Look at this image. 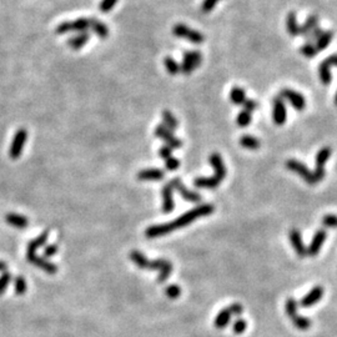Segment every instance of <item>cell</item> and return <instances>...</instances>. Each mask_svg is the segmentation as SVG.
<instances>
[{
    "instance_id": "obj_16",
    "label": "cell",
    "mask_w": 337,
    "mask_h": 337,
    "mask_svg": "<svg viewBox=\"0 0 337 337\" xmlns=\"http://www.w3.org/2000/svg\"><path fill=\"white\" fill-rule=\"evenodd\" d=\"M161 195H163V211L165 214L171 212L175 209V201H174V189L170 184H166L163 186L161 190Z\"/></svg>"
},
{
    "instance_id": "obj_53",
    "label": "cell",
    "mask_w": 337,
    "mask_h": 337,
    "mask_svg": "<svg viewBox=\"0 0 337 337\" xmlns=\"http://www.w3.org/2000/svg\"><path fill=\"white\" fill-rule=\"evenodd\" d=\"M326 63H327L330 67H337V54L329 56V58L326 59Z\"/></svg>"
},
{
    "instance_id": "obj_38",
    "label": "cell",
    "mask_w": 337,
    "mask_h": 337,
    "mask_svg": "<svg viewBox=\"0 0 337 337\" xmlns=\"http://www.w3.org/2000/svg\"><path fill=\"white\" fill-rule=\"evenodd\" d=\"M317 51H319V50L316 49L315 44L311 43H306L305 45H303L301 49H300V52H301L303 56H306V58H315V56L317 55Z\"/></svg>"
},
{
    "instance_id": "obj_50",
    "label": "cell",
    "mask_w": 337,
    "mask_h": 337,
    "mask_svg": "<svg viewBox=\"0 0 337 337\" xmlns=\"http://www.w3.org/2000/svg\"><path fill=\"white\" fill-rule=\"evenodd\" d=\"M230 311L233 312V316H240V315L244 312V307H242V305H240V303H231V305L229 306Z\"/></svg>"
},
{
    "instance_id": "obj_51",
    "label": "cell",
    "mask_w": 337,
    "mask_h": 337,
    "mask_svg": "<svg viewBox=\"0 0 337 337\" xmlns=\"http://www.w3.org/2000/svg\"><path fill=\"white\" fill-rule=\"evenodd\" d=\"M244 110L249 111V113H253V111H255L256 109H257V102L255 101V100H245L244 104Z\"/></svg>"
},
{
    "instance_id": "obj_28",
    "label": "cell",
    "mask_w": 337,
    "mask_h": 337,
    "mask_svg": "<svg viewBox=\"0 0 337 337\" xmlns=\"http://www.w3.org/2000/svg\"><path fill=\"white\" fill-rule=\"evenodd\" d=\"M332 154V150L330 146H325L317 152L316 155V168H325V164L327 163V160L330 159Z\"/></svg>"
},
{
    "instance_id": "obj_9",
    "label": "cell",
    "mask_w": 337,
    "mask_h": 337,
    "mask_svg": "<svg viewBox=\"0 0 337 337\" xmlns=\"http://www.w3.org/2000/svg\"><path fill=\"white\" fill-rule=\"evenodd\" d=\"M280 96H281L282 99L287 100V101L292 105V108H295L296 110L299 111L305 110L306 108L305 98H303V95L297 93V91L291 90V89H284V90L281 91V94H280Z\"/></svg>"
},
{
    "instance_id": "obj_10",
    "label": "cell",
    "mask_w": 337,
    "mask_h": 337,
    "mask_svg": "<svg viewBox=\"0 0 337 337\" xmlns=\"http://www.w3.org/2000/svg\"><path fill=\"white\" fill-rule=\"evenodd\" d=\"M273 104V113H272V119L273 122L276 125H284L287 119V110H286V105L284 99L281 96H276L272 101Z\"/></svg>"
},
{
    "instance_id": "obj_49",
    "label": "cell",
    "mask_w": 337,
    "mask_h": 337,
    "mask_svg": "<svg viewBox=\"0 0 337 337\" xmlns=\"http://www.w3.org/2000/svg\"><path fill=\"white\" fill-rule=\"evenodd\" d=\"M56 253H58V245H48V246L45 247V250H44V256H45V257H51V256L55 255Z\"/></svg>"
},
{
    "instance_id": "obj_2",
    "label": "cell",
    "mask_w": 337,
    "mask_h": 337,
    "mask_svg": "<svg viewBox=\"0 0 337 337\" xmlns=\"http://www.w3.org/2000/svg\"><path fill=\"white\" fill-rule=\"evenodd\" d=\"M172 34L176 36V38L186 39V40L191 41L194 44H201L205 41V36H203L202 33L198 32V30L190 29L189 26H186L185 24H176L172 28Z\"/></svg>"
},
{
    "instance_id": "obj_23",
    "label": "cell",
    "mask_w": 337,
    "mask_h": 337,
    "mask_svg": "<svg viewBox=\"0 0 337 337\" xmlns=\"http://www.w3.org/2000/svg\"><path fill=\"white\" fill-rule=\"evenodd\" d=\"M89 39H90V35L87 34V32H83L76 35V36H74V38H70L67 40V45L73 50H79L84 47L85 44L89 41Z\"/></svg>"
},
{
    "instance_id": "obj_31",
    "label": "cell",
    "mask_w": 337,
    "mask_h": 337,
    "mask_svg": "<svg viewBox=\"0 0 337 337\" xmlns=\"http://www.w3.org/2000/svg\"><path fill=\"white\" fill-rule=\"evenodd\" d=\"M161 117H163V120H164V125H165L168 129L174 131L179 128V121H177V119L174 117V114H172L171 111L164 110L163 114H161Z\"/></svg>"
},
{
    "instance_id": "obj_5",
    "label": "cell",
    "mask_w": 337,
    "mask_h": 337,
    "mask_svg": "<svg viewBox=\"0 0 337 337\" xmlns=\"http://www.w3.org/2000/svg\"><path fill=\"white\" fill-rule=\"evenodd\" d=\"M286 168L290 170V171L299 174L310 186H314L317 184L314 172L310 171L307 166L303 163H300V161L295 160V159H290V160L286 161Z\"/></svg>"
},
{
    "instance_id": "obj_1",
    "label": "cell",
    "mask_w": 337,
    "mask_h": 337,
    "mask_svg": "<svg viewBox=\"0 0 337 337\" xmlns=\"http://www.w3.org/2000/svg\"><path fill=\"white\" fill-rule=\"evenodd\" d=\"M214 211H215L214 205H211V203H202V205H199L195 209L190 210V211L179 216L175 221L168 222V224L154 225V226L148 227L145 231V235L148 238H156L160 237V236L168 235V234L172 233L175 230L187 226V225H190L195 220H198V219L211 215Z\"/></svg>"
},
{
    "instance_id": "obj_46",
    "label": "cell",
    "mask_w": 337,
    "mask_h": 337,
    "mask_svg": "<svg viewBox=\"0 0 337 337\" xmlns=\"http://www.w3.org/2000/svg\"><path fill=\"white\" fill-rule=\"evenodd\" d=\"M119 0H101L99 4V10L101 13H109L114 6L117 5Z\"/></svg>"
},
{
    "instance_id": "obj_29",
    "label": "cell",
    "mask_w": 337,
    "mask_h": 337,
    "mask_svg": "<svg viewBox=\"0 0 337 337\" xmlns=\"http://www.w3.org/2000/svg\"><path fill=\"white\" fill-rule=\"evenodd\" d=\"M240 145L245 149H249V150H257L260 148V140L255 136H251V135H244V136L240 137Z\"/></svg>"
},
{
    "instance_id": "obj_8",
    "label": "cell",
    "mask_w": 337,
    "mask_h": 337,
    "mask_svg": "<svg viewBox=\"0 0 337 337\" xmlns=\"http://www.w3.org/2000/svg\"><path fill=\"white\" fill-rule=\"evenodd\" d=\"M149 270H159V277L157 281L164 282L168 279L170 273L172 271V264L168 260L157 259L154 261H150V269Z\"/></svg>"
},
{
    "instance_id": "obj_32",
    "label": "cell",
    "mask_w": 337,
    "mask_h": 337,
    "mask_svg": "<svg viewBox=\"0 0 337 337\" xmlns=\"http://www.w3.org/2000/svg\"><path fill=\"white\" fill-rule=\"evenodd\" d=\"M330 65L325 61H322L319 67V74H320V80L322 82V84L329 85L332 80L331 76V71H330Z\"/></svg>"
},
{
    "instance_id": "obj_26",
    "label": "cell",
    "mask_w": 337,
    "mask_h": 337,
    "mask_svg": "<svg viewBox=\"0 0 337 337\" xmlns=\"http://www.w3.org/2000/svg\"><path fill=\"white\" fill-rule=\"evenodd\" d=\"M90 28L100 39H106L109 36V28L106 26V24L102 23V21H99L95 17L91 19Z\"/></svg>"
},
{
    "instance_id": "obj_27",
    "label": "cell",
    "mask_w": 337,
    "mask_h": 337,
    "mask_svg": "<svg viewBox=\"0 0 337 337\" xmlns=\"http://www.w3.org/2000/svg\"><path fill=\"white\" fill-rule=\"evenodd\" d=\"M317 24H319V17H317L316 15H310V17H307V20L300 26L299 35H301V36L305 38L308 33L311 32V30H314L315 28H317Z\"/></svg>"
},
{
    "instance_id": "obj_20",
    "label": "cell",
    "mask_w": 337,
    "mask_h": 337,
    "mask_svg": "<svg viewBox=\"0 0 337 337\" xmlns=\"http://www.w3.org/2000/svg\"><path fill=\"white\" fill-rule=\"evenodd\" d=\"M194 185L199 189H216L220 185V180L216 176L211 177H196Z\"/></svg>"
},
{
    "instance_id": "obj_15",
    "label": "cell",
    "mask_w": 337,
    "mask_h": 337,
    "mask_svg": "<svg viewBox=\"0 0 337 337\" xmlns=\"http://www.w3.org/2000/svg\"><path fill=\"white\" fill-rule=\"evenodd\" d=\"M323 292H325V290H323L322 286H315V287L312 288V290L310 291L305 297L301 299V301H300V306H303V307L305 308L312 307V306L316 305V303L322 299Z\"/></svg>"
},
{
    "instance_id": "obj_6",
    "label": "cell",
    "mask_w": 337,
    "mask_h": 337,
    "mask_svg": "<svg viewBox=\"0 0 337 337\" xmlns=\"http://www.w3.org/2000/svg\"><path fill=\"white\" fill-rule=\"evenodd\" d=\"M26 139H28V131L25 129H19V130L15 133L14 137H13L12 145L9 149V156L12 157L13 160H17L19 159L24 150V146H25Z\"/></svg>"
},
{
    "instance_id": "obj_39",
    "label": "cell",
    "mask_w": 337,
    "mask_h": 337,
    "mask_svg": "<svg viewBox=\"0 0 337 337\" xmlns=\"http://www.w3.org/2000/svg\"><path fill=\"white\" fill-rule=\"evenodd\" d=\"M14 288L17 295H24L26 291V281L23 276H17L14 280Z\"/></svg>"
},
{
    "instance_id": "obj_55",
    "label": "cell",
    "mask_w": 337,
    "mask_h": 337,
    "mask_svg": "<svg viewBox=\"0 0 337 337\" xmlns=\"http://www.w3.org/2000/svg\"><path fill=\"white\" fill-rule=\"evenodd\" d=\"M335 102H336V105H337V93H336V96H335Z\"/></svg>"
},
{
    "instance_id": "obj_21",
    "label": "cell",
    "mask_w": 337,
    "mask_h": 337,
    "mask_svg": "<svg viewBox=\"0 0 337 337\" xmlns=\"http://www.w3.org/2000/svg\"><path fill=\"white\" fill-rule=\"evenodd\" d=\"M130 260L136 265L137 268L141 269V270H149L150 269V260L143 253H140V251H131Z\"/></svg>"
},
{
    "instance_id": "obj_34",
    "label": "cell",
    "mask_w": 337,
    "mask_h": 337,
    "mask_svg": "<svg viewBox=\"0 0 337 337\" xmlns=\"http://www.w3.org/2000/svg\"><path fill=\"white\" fill-rule=\"evenodd\" d=\"M332 38H334V33L332 32H323L320 38L317 39L316 44H315V47H316L317 50H325L326 48L329 47V44H330V41L332 40Z\"/></svg>"
},
{
    "instance_id": "obj_30",
    "label": "cell",
    "mask_w": 337,
    "mask_h": 337,
    "mask_svg": "<svg viewBox=\"0 0 337 337\" xmlns=\"http://www.w3.org/2000/svg\"><path fill=\"white\" fill-rule=\"evenodd\" d=\"M230 100L236 105H242L246 100V93L241 87L235 86L230 91Z\"/></svg>"
},
{
    "instance_id": "obj_37",
    "label": "cell",
    "mask_w": 337,
    "mask_h": 337,
    "mask_svg": "<svg viewBox=\"0 0 337 337\" xmlns=\"http://www.w3.org/2000/svg\"><path fill=\"white\" fill-rule=\"evenodd\" d=\"M294 326L296 327V329L301 330V331H306V330H308L310 327H311V321L308 320L307 317H303V316H297L296 319H295L294 321Z\"/></svg>"
},
{
    "instance_id": "obj_48",
    "label": "cell",
    "mask_w": 337,
    "mask_h": 337,
    "mask_svg": "<svg viewBox=\"0 0 337 337\" xmlns=\"http://www.w3.org/2000/svg\"><path fill=\"white\" fill-rule=\"evenodd\" d=\"M159 155H160L161 159H165V160H168V157L172 156V149L168 148V145L161 146L160 150H159Z\"/></svg>"
},
{
    "instance_id": "obj_36",
    "label": "cell",
    "mask_w": 337,
    "mask_h": 337,
    "mask_svg": "<svg viewBox=\"0 0 337 337\" xmlns=\"http://www.w3.org/2000/svg\"><path fill=\"white\" fill-rule=\"evenodd\" d=\"M251 120H253V117H251V113L246 110H242L241 113L238 114L237 118H236V122L240 128H246V126L250 125Z\"/></svg>"
},
{
    "instance_id": "obj_4",
    "label": "cell",
    "mask_w": 337,
    "mask_h": 337,
    "mask_svg": "<svg viewBox=\"0 0 337 337\" xmlns=\"http://www.w3.org/2000/svg\"><path fill=\"white\" fill-rule=\"evenodd\" d=\"M201 61H202V55L200 51L198 50L186 51L184 54L183 63L180 64V73H183L184 75H189L200 67Z\"/></svg>"
},
{
    "instance_id": "obj_24",
    "label": "cell",
    "mask_w": 337,
    "mask_h": 337,
    "mask_svg": "<svg viewBox=\"0 0 337 337\" xmlns=\"http://www.w3.org/2000/svg\"><path fill=\"white\" fill-rule=\"evenodd\" d=\"M231 317H233V312L230 311L229 307L224 308V310H221V311L218 314V316H216L215 322H214L215 323L216 329H219V330L225 329V327H226V326L230 323Z\"/></svg>"
},
{
    "instance_id": "obj_33",
    "label": "cell",
    "mask_w": 337,
    "mask_h": 337,
    "mask_svg": "<svg viewBox=\"0 0 337 337\" xmlns=\"http://www.w3.org/2000/svg\"><path fill=\"white\" fill-rule=\"evenodd\" d=\"M297 306H299V303H297L296 300L292 299V297L286 300L285 310H286V314H287V316L290 317L291 321H294L295 319L299 316V314H297Z\"/></svg>"
},
{
    "instance_id": "obj_7",
    "label": "cell",
    "mask_w": 337,
    "mask_h": 337,
    "mask_svg": "<svg viewBox=\"0 0 337 337\" xmlns=\"http://www.w3.org/2000/svg\"><path fill=\"white\" fill-rule=\"evenodd\" d=\"M155 135H156L159 139L164 140L166 143V145H168V148H171L172 150H174V149H180L181 146H183V141L174 136V131L168 129L165 125H163V124L156 126V129H155Z\"/></svg>"
},
{
    "instance_id": "obj_41",
    "label": "cell",
    "mask_w": 337,
    "mask_h": 337,
    "mask_svg": "<svg viewBox=\"0 0 337 337\" xmlns=\"http://www.w3.org/2000/svg\"><path fill=\"white\" fill-rule=\"evenodd\" d=\"M165 294H166V296L168 297V299L176 300V299H179V297H180L181 288L179 287L177 285H170V286H168V287H166Z\"/></svg>"
},
{
    "instance_id": "obj_17",
    "label": "cell",
    "mask_w": 337,
    "mask_h": 337,
    "mask_svg": "<svg viewBox=\"0 0 337 337\" xmlns=\"http://www.w3.org/2000/svg\"><path fill=\"white\" fill-rule=\"evenodd\" d=\"M209 161L210 165L212 166V168L215 170V176L218 177L220 181L224 180L225 177H226V168H225L222 157H221L218 152H214V154L210 155Z\"/></svg>"
},
{
    "instance_id": "obj_18",
    "label": "cell",
    "mask_w": 337,
    "mask_h": 337,
    "mask_svg": "<svg viewBox=\"0 0 337 337\" xmlns=\"http://www.w3.org/2000/svg\"><path fill=\"white\" fill-rule=\"evenodd\" d=\"M165 177V172L159 168H145L137 172V179L144 181H159Z\"/></svg>"
},
{
    "instance_id": "obj_44",
    "label": "cell",
    "mask_w": 337,
    "mask_h": 337,
    "mask_svg": "<svg viewBox=\"0 0 337 337\" xmlns=\"http://www.w3.org/2000/svg\"><path fill=\"white\" fill-rule=\"evenodd\" d=\"M220 0H203L202 4H201V13H203V14H207V13L212 12L214 9H215L216 4L219 3Z\"/></svg>"
},
{
    "instance_id": "obj_54",
    "label": "cell",
    "mask_w": 337,
    "mask_h": 337,
    "mask_svg": "<svg viewBox=\"0 0 337 337\" xmlns=\"http://www.w3.org/2000/svg\"><path fill=\"white\" fill-rule=\"evenodd\" d=\"M6 269H8V266H6L5 262L0 261V271H1V272H5Z\"/></svg>"
},
{
    "instance_id": "obj_43",
    "label": "cell",
    "mask_w": 337,
    "mask_h": 337,
    "mask_svg": "<svg viewBox=\"0 0 337 337\" xmlns=\"http://www.w3.org/2000/svg\"><path fill=\"white\" fill-rule=\"evenodd\" d=\"M323 226L330 227V229H337V216L332 215V214H327L322 218Z\"/></svg>"
},
{
    "instance_id": "obj_35",
    "label": "cell",
    "mask_w": 337,
    "mask_h": 337,
    "mask_svg": "<svg viewBox=\"0 0 337 337\" xmlns=\"http://www.w3.org/2000/svg\"><path fill=\"white\" fill-rule=\"evenodd\" d=\"M164 65H165L168 73L171 74V75H176V74L180 73V64L171 56H166L164 59Z\"/></svg>"
},
{
    "instance_id": "obj_22",
    "label": "cell",
    "mask_w": 337,
    "mask_h": 337,
    "mask_svg": "<svg viewBox=\"0 0 337 337\" xmlns=\"http://www.w3.org/2000/svg\"><path fill=\"white\" fill-rule=\"evenodd\" d=\"M48 236H49V231H48V230H45V231H44V233H41L40 235L38 236V237L34 238L33 241H30L29 245H28V249H26V253H36V250H38V249H40L43 245L47 244Z\"/></svg>"
},
{
    "instance_id": "obj_47",
    "label": "cell",
    "mask_w": 337,
    "mask_h": 337,
    "mask_svg": "<svg viewBox=\"0 0 337 337\" xmlns=\"http://www.w3.org/2000/svg\"><path fill=\"white\" fill-rule=\"evenodd\" d=\"M166 168L168 170H170V171H174V170H177L179 168V166H180V161L177 160L176 157H174V156H171V157H168V160H166Z\"/></svg>"
},
{
    "instance_id": "obj_13",
    "label": "cell",
    "mask_w": 337,
    "mask_h": 337,
    "mask_svg": "<svg viewBox=\"0 0 337 337\" xmlns=\"http://www.w3.org/2000/svg\"><path fill=\"white\" fill-rule=\"evenodd\" d=\"M288 237H290V242L294 247V250L296 251L297 256L299 257H305L307 256V249L305 247V244H303V236H301V233L300 230L297 229H292L290 230V234H288Z\"/></svg>"
},
{
    "instance_id": "obj_42",
    "label": "cell",
    "mask_w": 337,
    "mask_h": 337,
    "mask_svg": "<svg viewBox=\"0 0 337 337\" xmlns=\"http://www.w3.org/2000/svg\"><path fill=\"white\" fill-rule=\"evenodd\" d=\"M246 329H247V322L246 320H244V319H237V320L233 323V331L235 332L236 335H241L242 332L246 331Z\"/></svg>"
},
{
    "instance_id": "obj_14",
    "label": "cell",
    "mask_w": 337,
    "mask_h": 337,
    "mask_svg": "<svg viewBox=\"0 0 337 337\" xmlns=\"http://www.w3.org/2000/svg\"><path fill=\"white\" fill-rule=\"evenodd\" d=\"M326 236H327L326 230H323V229L317 230L316 233H315L314 237H312L311 242H310V245H308V247H307V255L308 256L314 257V256H316L317 253H320L321 247H322L323 242H325V240H326Z\"/></svg>"
},
{
    "instance_id": "obj_45",
    "label": "cell",
    "mask_w": 337,
    "mask_h": 337,
    "mask_svg": "<svg viewBox=\"0 0 337 337\" xmlns=\"http://www.w3.org/2000/svg\"><path fill=\"white\" fill-rule=\"evenodd\" d=\"M322 33H323V30L320 29V28L317 26V28H315L314 30H311V32H310L307 35H306V36H305L306 41H307V43H311V44L316 43L317 39L320 38L321 35H322Z\"/></svg>"
},
{
    "instance_id": "obj_52",
    "label": "cell",
    "mask_w": 337,
    "mask_h": 337,
    "mask_svg": "<svg viewBox=\"0 0 337 337\" xmlns=\"http://www.w3.org/2000/svg\"><path fill=\"white\" fill-rule=\"evenodd\" d=\"M314 175H315V179H316V180H317V183H319V181H321V180H323V179H325V175H326L325 168H315Z\"/></svg>"
},
{
    "instance_id": "obj_40",
    "label": "cell",
    "mask_w": 337,
    "mask_h": 337,
    "mask_svg": "<svg viewBox=\"0 0 337 337\" xmlns=\"http://www.w3.org/2000/svg\"><path fill=\"white\" fill-rule=\"evenodd\" d=\"M10 281H12V275L10 273L6 272V271L1 273V276H0V296L5 292Z\"/></svg>"
},
{
    "instance_id": "obj_3",
    "label": "cell",
    "mask_w": 337,
    "mask_h": 337,
    "mask_svg": "<svg viewBox=\"0 0 337 337\" xmlns=\"http://www.w3.org/2000/svg\"><path fill=\"white\" fill-rule=\"evenodd\" d=\"M91 25V19H87V17H80V19H76L74 21H65V23H61L56 26L55 33L59 35H63L65 33L69 32H86Z\"/></svg>"
},
{
    "instance_id": "obj_12",
    "label": "cell",
    "mask_w": 337,
    "mask_h": 337,
    "mask_svg": "<svg viewBox=\"0 0 337 337\" xmlns=\"http://www.w3.org/2000/svg\"><path fill=\"white\" fill-rule=\"evenodd\" d=\"M26 259H28V261H29L30 264H33L34 266H36V268L41 269V270H44L45 272L50 273V275H52V273H55L56 271H58V268H56L55 264L49 262L45 257H40V256L36 255V253H26Z\"/></svg>"
},
{
    "instance_id": "obj_25",
    "label": "cell",
    "mask_w": 337,
    "mask_h": 337,
    "mask_svg": "<svg viewBox=\"0 0 337 337\" xmlns=\"http://www.w3.org/2000/svg\"><path fill=\"white\" fill-rule=\"evenodd\" d=\"M286 29H287V33L290 34V36H292V38L299 36L300 25L297 24L296 14H295L294 12L288 13L287 17H286Z\"/></svg>"
},
{
    "instance_id": "obj_11",
    "label": "cell",
    "mask_w": 337,
    "mask_h": 337,
    "mask_svg": "<svg viewBox=\"0 0 337 337\" xmlns=\"http://www.w3.org/2000/svg\"><path fill=\"white\" fill-rule=\"evenodd\" d=\"M168 184H170V185L172 186V189L176 190V191L181 195V198L185 199L186 201H190V202H200L201 201V195L195 191H190L189 189H186L185 185L181 183L180 179H172Z\"/></svg>"
},
{
    "instance_id": "obj_19",
    "label": "cell",
    "mask_w": 337,
    "mask_h": 337,
    "mask_svg": "<svg viewBox=\"0 0 337 337\" xmlns=\"http://www.w3.org/2000/svg\"><path fill=\"white\" fill-rule=\"evenodd\" d=\"M5 221L10 226L17 227V229H26L28 225H29V220L25 216L19 215V214H13V212L6 214Z\"/></svg>"
}]
</instances>
